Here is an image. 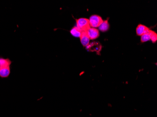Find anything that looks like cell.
Returning a JSON list of instances; mask_svg holds the SVG:
<instances>
[{
  "label": "cell",
  "instance_id": "4",
  "mask_svg": "<svg viewBox=\"0 0 157 117\" xmlns=\"http://www.w3.org/2000/svg\"><path fill=\"white\" fill-rule=\"evenodd\" d=\"M88 34L90 39H95L98 38L99 36V32L98 29L90 28L88 31Z\"/></svg>",
  "mask_w": 157,
  "mask_h": 117
},
{
  "label": "cell",
  "instance_id": "9",
  "mask_svg": "<svg viewBox=\"0 0 157 117\" xmlns=\"http://www.w3.org/2000/svg\"><path fill=\"white\" fill-rule=\"evenodd\" d=\"M109 28V24L107 20L103 21L102 24L99 26V29L101 31H103V32H105V31H108Z\"/></svg>",
  "mask_w": 157,
  "mask_h": 117
},
{
  "label": "cell",
  "instance_id": "10",
  "mask_svg": "<svg viewBox=\"0 0 157 117\" xmlns=\"http://www.w3.org/2000/svg\"><path fill=\"white\" fill-rule=\"evenodd\" d=\"M149 31H150V29H149V30L146 33H145V34H144L143 35L141 36V42L144 43V42H146V41L150 40L151 38L150 35L149 34Z\"/></svg>",
  "mask_w": 157,
  "mask_h": 117
},
{
  "label": "cell",
  "instance_id": "7",
  "mask_svg": "<svg viewBox=\"0 0 157 117\" xmlns=\"http://www.w3.org/2000/svg\"><path fill=\"white\" fill-rule=\"evenodd\" d=\"M11 61L9 59H3L0 58V66L1 68L6 67H10Z\"/></svg>",
  "mask_w": 157,
  "mask_h": 117
},
{
  "label": "cell",
  "instance_id": "5",
  "mask_svg": "<svg viewBox=\"0 0 157 117\" xmlns=\"http://www.w3.org/2000/svg\"><path fill=\"white\" fill-rule=\"evenodd\" d=\"M149 30V28L142 24H139L136 29V34L138 36H142Z\"/></svg>",
  "mask_w": 157,
  "mask_h": 117
},
{
  "label": "cell",
  "instance_id": "1",
  "mask_svg": "<svg viewBox=\"0 0 157 117\" xmlns=\"http://www.w3.org/2000/svg\"><path fill=\"white\" fill-rule=\"evenodd\" d=\"M76 26L82 31H88L90 28L89 19L81 18L76 20Z\"/></svg>",
  "mask_w": 157,
  "mask_h": 117
},
{
  "label": "cell",
  "instance_id": "8",
  "mask_svg": "<svg viewBox=\"0 0 157 117\" xmlns=\"http://www.w3.org/2000/svg\"><path fill=\"white\" fill-rule=\"evenodd\" d=\"M82 31L78 27L75 26L71 30L70 32L74 37H80Z\"/></svg>",
  "mask_w": 157,
  "mask_h": 117
},
{
  "label": "cell",
  "instance_id": "3",
  "mask_svg": "<svg viewBox=\"0 0 157 117\" xmlns=\"http://www.w3.org/2000/svg\"><path fill=\"white\" fill-rule=\"evenodd\" d=\"M81 42L84 46H87L90 44V38L88 31H82L80 37Z\"/></svg>",
  "mask_w": 157,
  "mask_h": 117
},
{
  "label": "cell",
  "instance_id": "2",
  "mask_svg": "<svg viewBox=\"0 0 157 117\" xmlns=\"http://www.w3.org/2000/svg\"><path fill=\"white\" fill-rule=\"evenodd\" d=\"M89 20L90 26L93 28L99 27L103 22V19L98 16L93 15L90 16Z\"/></svg>",
  "mask_w": 157,
  "mask_h": 117
},
{
  "label": "cell",
  "instance_id": "11",
  "mask_svg": "<svg viewBox=\"0 0 157 117\" xmlns=\"http://www.w3.org/2000/svg\"><path fill=\"white\" fill-rule=\"evenodd\" d=\"M149 34L150 35L151 38V41L153 43H155L157 40V33L154 32V31L150 30V31H149Z\"/></svg>",
  "mask_w": 157,
  "mask_h": 117
},
{
  "label": "cell",
  "instance_id": "6",
  "mask_svg": "<svg viewBox=\"0 0 157 117\" xmlns=\"http://www.w3.org/2000/svg\"><path fill=\"white\" fill-rule=\"evenodd\" d=\"M10 73V67L1 68L0 69V76L2 78H6L9 76Z\"/></svg>",
  "mask_w": 157,
  "mask_h": 117
}]
</instances>
